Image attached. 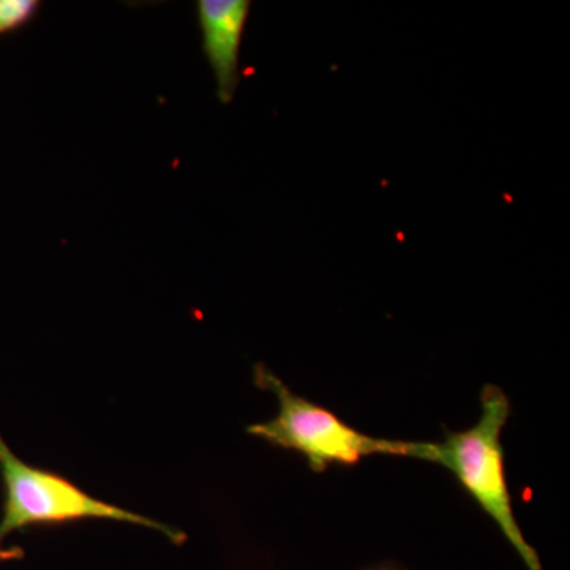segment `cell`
<instances>
[{
	"label": "cell",
	"instance_id": "2",
	"mask_svg": "<svg viewBox=\"0 0 570 570\" xmlns=\"http://www.w3.org/2000/svg\"><path fill=\"white\" fill-rule=\"evenodd\" d=\"M257 387L275 393L279 412L269 422L255 423L247 433L276 448L294 450L305 456L313 471L324 472L332 464L354 466L366 456L414 455L415 442L374 438L347 425L328 409L296 395L268 367H254Z\"/></svg>",
	"mask_w": 570,
	"mask_h": 570
},
{
	"label": "cell",
	"instance_id": "7",
	"mask_svg": "<svg viewBox=\"0 0 570 570\" xmlns=\"http://www.w3.org/2000/svg\"><path fill=\"white\" fill-rule=\"evenodd\" d=\"M365 570H406L400 568V566L389 564V562H384V564L373 566V568H367Z\"/></svg>",
	"mask_w": 570,
	"mask_h": 570
},
{
	"label": "cell",
	"instance_id": "5",
	"mask_svg": "<svg viewBox=\"0 0 570 570\" xmlns=\"http://www.w3.org/2000/svg\"><path fill=\"white\" fill-rule=\"evenodd\" d=\"M39 0H0V36L20 31L36 20Z\"/></svg>",
	"mask_w": 570,
	"mask_h": 570
},
{
	"label": "cell",
	"instance_id": "6",
	"mask_svg": "<svg viewBox=\"0 0 570 570\" xmlns=\"http://www.w3.org/2000/svg\"><path fill=\"white\" fill-rule=\"evenodd\" d=\"M22 550L14 549V547H0V562L20 560L22 558Z\"/></svg>",
	"mask_w": 570,
	"mask_h": 570
},
{
	"label": "cell",
	"instance_id": "3",
	"mask_svg": "<svg viewBox=\"0 0 570 570\" xmlns=\"http://www.w3.org/2000/svg\"><path fill=\"white\" fill-rule=\"evenodd\" d=\"M0 475L6 499L0 520V547L13 532L32 527L70 523L78 520H111L138 524L164 534L176 546L186 535L160 521L130 512L102 499L91 497L69 479L31 466L14 455L0 434Z\"/></svg>",
	"mask_w": 570,
	"mask_h": 570
},
{
	"label": "cell",
	"instance_id": "4",
	"mask_svg": "<svg viewBox=\"0 0 570 570\" xmlns=\"http://www.w3.org/2000/svg\"><path fill=\"white\" fill-rule=\"evenodd\" d=\"M249 0H198L204 51L216 78L217 99L234 102L239 85V50L249 17Z\"/></svg>",
	"mask_w": 570,
	"mask_h": 570
},
{
	"label": "cell",
	"instance_id": "1",
	"mask_svg": "<svg viewBox=\"0 0 570 570\" xmlns=\"http://www.w3.org/2000/svg\"><path fill=\"white\" fill-rule=\"evenodd\" d=\"M482 414L474 426L448 433L442 442H415L412 459L430 461L455 474L464 490L498 524L527 568L543 570L538 551L520 530L505 480L502 431L510 417L509 397L497 385L482 390Z\"/></svg>",
	"mask_w": 570,
	"mask_h": 570
}]
</instances>
